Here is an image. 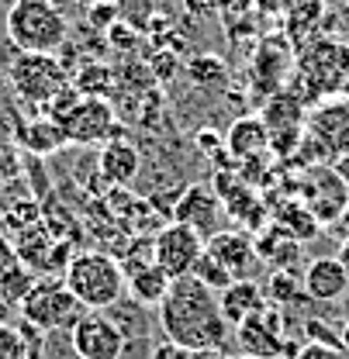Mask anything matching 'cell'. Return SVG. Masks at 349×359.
I'll return each instance as SVG.
<instances>
[{
    "mask_svg": "<svg viewBox=\"0 0 349 359\" xmlns=\"http://www.w3.org/2000/svg\"><path fill=\"white\" fill-rule=\"evenodd\" d=\"M273 224H280L294 242H308V238H315L318 235V218L308 211L301 201H287V204H280L277 211H273Z\"/></svg>",
    "mask_w": 349,
    "mask_h": 359,
    "instance_id": "24",
    "label": "cell"
},
{
    "mask_svg": "<svg viewBox=\"0 0 349 359\" xmlns=\"http://www.w3.org/2000/svg\"><path fill=\"white\" fill-rule=\"evenodd\" d=\"M332 166H336V173L343 177V183H346V190H349V156H343V159H336Z\"/></svg>",
    "mask_w": 349,
    "mask_h": 359,
    "instance_id": "40",
    "label": "cell"
},
{
    "mask_svg": "<svg viewBox=\"0 0 349 359\" xmlns=\"http://www.w3.org/2000/svg\"><path fill=\"white\" fill-rule=\"evenodd\" d=\"M197 145H201L208 156H211V152H215V156H221V149H225V138H221L215 128H201V132H197Z\"/></svg>",
    "mask_w": 349,
    "mask_h": 359,
    "instance_id": "35",
    "label": "cell"
},
{
    "mask_svg": "<svg viewBox=\"0 0 349 359\" xmlns=\"http://www.w3.org/2000/svg\"><path fill=\"white\" fill-rule=\"evenodd\" d=\"M159 62V76H173L176 62H173V52H156V59H152V66Z\"/></svg>",
    "mask_w": 349,
    "mask_h": 359,
    "instance_id": "39",
    "label": "cell"
},
{
    "mask_svg": "<svg viewBox=\"0 0 349 359\" xmlns=\"http://www.w3.org/2000/svg\"><path fill=\"white\" fill-rule=\"evenodd\" d=\"M159 328L163 339L183 349H225L232 339V325L218 308V294L208 290L197 276H180L170 283V294L163 297Z\"/></svg>",
    "mask_w": 349,
    "mask_h": 359,
    "instance_id": "1",
    "label": "cell"
},
{
    "mask_svg": "<svg viewBox=\"0 0 349 359\" xmlns=\"http://www.w3.org/2000/svg\"><path fill=\"white\" fill-rule=\"evenodd\" d=\"M249 4H253V11L263 14V18H280L284 7H287V0H249Z\"/></svg>",
    "mask_w": 349,
    "mask_h": 359,
    "instance_id": "37",
    "label": "cell"
},
{
    "mask_svg": "<svg viewBox=\"0 0 349 359\" xmlns=\"http://www.w3.org/2000/svg\"><path fill=\"white\" fill-rule=\"evenodd\" d=\"M225 152L235 159V163H253L260 159L263 152H270V128L260 114H246V118H235L225 132Z\"/></svg>",
    "mask_w": 349,
    "mask_h": 359,
    "instance_id": "17",
    "label": "cell"
},
{
    "mask_svg": "<svg viewBox=\"0 0 349 359\" xmlns=\"http://www.w3.org/2000/svg\"><path fill=\"white\" fill-rule=\"evenodd\" d=\"M0 359H28V342L21 335V325L0 321Z\"/></svg>",
    "mask_w": 349,
    "mask_h": 359,
    "instance_id": "29",
    "label": "cell"
},
{
    "mask_svg": "<svg viewBox=\"0 0 349 359\" xmlns=\"http://www.w3.org/2000/svg\"><path fill=\"white\" fill-rule=\"evenodd\" d=\"M121 266H125V287H129L131 301L138 308H159L163 297L170 294L173 280L156 266V259L145 256V259H131V263H121Z\"/></svg>",
    "mask_w": 349,
    "mask_h": 359,
    "instance_id": "16",
    "label": "cell"
},
{
    "mask_svg": "<svg viewBox=\"0 0 349 359\" xmlns=\"http://www.w3.org/2000/svg\"><path fill=\"white\" fill-rule=\"evenodd\" d=\"M152 359H228V356H225V349H183V346H173L170 339H163L152 349Z\"/></svg>",
    "mask_w": 349,
    "mask_h": 359,
    "instance_id": "30",
    "label": "cell"
},
{
    "mask_svg": "<svg viewBox=\"0 0 349 359\" xmlns=\"http://www.w3.org/2000/svg\"><path fill=\"white\" fill-rule=\"evenodd\" d=\"M329 0H287L284 7V39L298 48H305L311 39H318V28L325 21Z\"/></svg>",
    "mask_w": 349,
    "mask_h": 359,
    "instance_id": "19",
    "label": "cell"
},
{
    "mask_svg": "<svg viewBox=\"0 0 349 359\" xmlns=\"http://www.w3.org/2000/svg\"><path fill=\"white\" fill-rule=\"evenodd\" d=\"M253 245H256V259L273 269H291L298 259H301V242H294L280 224L266 222L260 228V235L253 238Z\"/></svg>",
    "mask_w": 349,
    "mask_h": 359,
    "instance_id": "21",
    "label": "cell"
},
{
    "mask_svg": "<svg viewBox=\"0 0 349 359\" xmlns=\"http://www.w3.org/2000/svg\"><path fill=\"white\" fill-rule=\"evenodd\" d=\"M263 290H266V297H270L273 304H280V308L298 301V280H294L291 269H273V273H270V283H266Z\"/></svg>",
    "mask_w": 349,
    "mask_h": 359,
    "instance_id": "27",
    "label": "cell"
},
{
    "mask_svg": "<svg viewBox=\"0 0 349 359\" xmlns=\"http://www.w3.org/2000/svg\"><path fill=\"white\" fill-rule=\"evenodd\" d=\"M190 276H197V280H201L208 290H215V294H221V290L232 283V273H228L225 266H218V263H215L208 252L197 259V266H194V273H190Z\"/></svg>",
    "mask_w": 349,
    "mask_h": 359,
    "instance_id": "28",
    "label": "cell"
},
{
    "mask_svg": "<svg viewBox=\"0 0 349 359\" xmlns=\"http://www.w3.org/2000/svg\"><path fill=\"white\" fill-rule=\"evenodd\" d=\"M298 197L308 211L318 218V224H336L339 215L349 208V190L343 177L336 173V166L322 163V166H308L301 183H298Z\"/></svg>",
    "mask_w": 349,
    "mask_h": 359,
    "instance_id": "9",
    "label": "cell"
},
{
    "mask_svg": "<svg viewBox=\"0 0 349 359\" xmlns=\"http://www.w3.org/2000/svg\"><path fill=\"white\" fill-rule=\"evenodd\" d=\"M204 252H208L218 266L228 269L232 280H249L253 266L260 263L253 238H249L246 231H235V228H225L218 235H211V238L204 242Z\"/></svg>",
    "mask_w": 349,
    "mask_h": 359,
    "instance_id": "14",
    "label": "cell"
},
{
    "mask_svg": "<svg viewBox=\"0 0 349 359\" xmlns=\"http://www.w3.org/2000/svg\"><path fill=\"white\" fill-rule=\"evenodd\" d=\"M349 87V45L339 39H311L305 48H298L294 55V69H291V93L305 104L315 107L318 100L339 93Z\"/></svg>",
    "mask_w": 349,
    "mask_h": 359,
    "instance_id": "2",
    "label": "cell"
},
{
    "mask_svg": "<svg viewBox=\"0 0 349 359\" xmlns=\"http://www.w3.org/2000/svg\"><path fill=\"white\" fill-rule=\"evenodd\" d=\"M21 145L28 149V152H35V156H52V152H59L62 145H66V135L62 128L52 121V118H35V121H28V125H21Z\"/></svg>",
    "mask_w": 349,
    "mask_h": 359,
    "instance_id": "23",
    "label": "cell"
},
{
    "mask_svg": "<svg viewBox=\"0 0 349 359\" xmlns=\"http://www.w3.org/2000/svg\"><path fill=\"white\" fill-rule=\"evenodd\" d=\"M0 197H4V180H0Z\"/></svg>",
    "mask_w": 349,
    "mask_h": 359,
    "instance_id": "45",
    "label": "cell"
},
{
    "mask_svg": "<svg viewBox=\"0 0 349 359\" xmlns=\"http://www.w3.org/2000/svg\"><path fill=\"white\" fill-rule=\"evenodd\" d=\"M294 69V48L287 45V39H266L253 55V76L256 87H266L270 93H277L284 76Z\"/></svg>",
    "mask_w": 349,
    "mask_h": 359,
    "instance_id": "18",
    "label": "cell"
},
{
    "mask_svg": "<svg viewBox=\"0 0 349 359\" xmlns=\"http://www.w3.org/2000/svg\"><path fill=\"white\" fill-rule=\"evenodd\" d=\"M4 269H7V266H0V276H4Z\"/></svg>",
    "mask_w": 349,
    "mask_h": 359,
    "instance_id": "46",
    "label": "cell"
},
{
    "mask_svg": "<svg viewBox=\"0 0 349 359\" xmlns=\"http://www.w3.org/2000/svg\"><path fill=\"white\" fill-rule=\"evenodd\" d=\"M228 359H253V356H228Z\"/></svg>",
    "mask_w": 349,
    "mask_h": 359,
    "instance_id": "44",
    "label": "cell"
},
{
    "mask_svg": "<svg viewBox=\"0 0 349 359\" xmlns=\"http://www.w3.org/2000/svg\"><path fill=\"white\" fill-rule=\"evenodd\" d=\"M301 287L311 301L318 304H336L343 301L349 290V273L339 263V256H322V259H311L301 276Z\"/></svg>",
    "mask_w": 349,
    "mask_h": 359,
    "instance_id": "15",
    "label": "cell"
},
{
    "mask_svg": "<svg viewBox=\"0 0 349 359\" xmlns=\"http://www.w3.org/2000/svg\"><path fill=\"white\" fill-rule=\"evenodd\" d=\"M121 18V4L118 0H100V4H90V25L97 32H111Z\"/></svg>",
    "mask_w": 349,
    "mask_h": 359,
    "instance_id": "32",
    "label": "cell"
},
{
    "mask_svg": "<svg viewBox=\"0 0 349 359\" xmlns=\"http://www.w3.org/2000/svg\"><path fill=\"white\" fill-rule=\"evenodd\" d=\"M305 339L308 342H318V346H336V349H343L339 335H332V328H329L322 318H308L305 321Z\"/></svg>",
    "mask_w": 349,
    "mask_h": 359,
    "instance_id": "33",
    "label": "cell"
},
{
    "mask_svg": "<svg viewBox=\"0 0 349 359\" xmlns=\"http://www.w3.org/2000/svg\"><path fill=\"white\" fill-rule=\"evenodd\" d=\"M55 125L73 145H104V142L118 138L114 107L104 97H80L62 118H55Z\"/></svg>",
    "mask_w": 349,
    "mask_h": 359,
    "instance_id": "7",
    "label": "cell"
},
{
    "mask_svg": "<svg viewBox=\"0 0 349 359\" xmlns=\"http://www.w3.org/2000/svg\"><path fill=\"white\" fill-rule=\"evenodd\" d=\"M339 263H343L349 273V238H343V245H339Z\"/></svg>",
    "mask_w": 349,
    "mask_h": 359,
    "instance_id": "42",
    "label": "cell"
},
{
    "mask_svg": "<svg viewBox=\"0 0 349 359\" xmlns=\"http://www.w3.org/2000/svg\"><path fill=\"white\" fill-rule=\"evenodd\" d=\"M84 314H87V308L70 294V287L62 280H39L32 287V294L21 301V318L45 335L73 332Z\"/></svg>",
    "mask_w": 349,
    "mask_h": 359,
    "instance_id": "6",
    "label": "cell"
},
{
    "mask_svg": "<svg viewBox=\"0 0 349 359\" xmlns=\"http://www.w3.org/2000/svg\"><path fill=\"white\" fill-rule=\"evenodd\" d=\"M73 87L80 90L84 97H100V90L111 87V69H104V66H87V69L73 80Z\"/></svg>",
    "mask_w": 349,
    "mask_h": 359,
    "instance_id": "31",
    "label": "cell"
},
{
    "mask_svg": "<svg viewBox=\"0 0 349 359\" xmlns=\"http://www.w3.org/2000/svg\"><path fill=\"white\" fill-rule=\"evenodd\" d=\"M294 359H346L343 356V349H336V346H318V342H305Z\"/></svg>",
    "mask_w": 349,
    "mask_h": 359,
    "instance_id": "34",
    "label": "cell"
},
{
    "mask_svg": "<svg viewBox=\"0 0 349 359\" xmlns=\"http://www.w3.org/2000/svg\"><path fill=\"white\" fill-rule=\"evenodd\" d=\"M173 222L187 224L190 231H197V235L208 242L211 235L225 231L221 224L228 222V215H225V204H221V197L211 190V187L190 183V187H183V190L176 194Z\"/></svg>",
    "mask_w": 349,
    "mask_h": 359,
    "instance_id": "12",
    "label": "cell"
},
{
    "mask_svg": "<svg viewBox=\"0 0 349 359\" xmlns=\"http://www.w3.org/2000/svg\"><path fill=\"white\" fill-rule=\"evenodd\" d=\"M332 228H339V231H343V238H349V208L339 215V222L332 224Z\"/></svg>",
    "mask_w": 349,
    "mask_h": 359,
    "instance_id": "41",
    "label": "cell"
},
{
    "mask_svg": "<svg viewBox=\"0 0 349 359\" xmlns=\"http://www.w3.org/2000/svg\"><path fill=\"white\" fill-rule=\"evenodd\" d=\"M263 304H266V290H263V283H256V280H232L218 294V308L232 328L242 325L253 314L266 311Z\"/></svg>",
    "mask_w": 349,
    "mask_h": 359,
    "instance_id": "20",
    "label": "cell"
},
{
    "mask_svg": "<svg viewBox=\"0 0 349 359\" xmlns=\"http://www.w3.org/2000/svg\"><path fill=\"white\" fill-rule=\"evenodd\" d=\"M201 256H204V238L197 231H190L187 224H163L152 238V259L170 280L190 276Z\"/></svg>",
    "mask_w": 349,
    "mask_h": 359,
    "instance_id": "10",
    "label": "cell"
},
{
    "mask_svg": "<svg viewBox=\"0 0 349 359\" xmlns=\"http://www.w3.org/2000/svg\"><path fill=\"white\" fill-rule=\"evenodd\" d=\"M138 166H142V159H138V149L131 142H125V138L104 142V149H100V173H104L107 183L129 187L131 180L138 177Z\"/></svg>",
    "mask_w": 349,
    "mask_h": 359,
    "instance_id": "22",
    "label": "cell"
},
{
    "mask_svg": "<svg viewBox=\"0 0 349 359\" xmlns=\"http://www.w3.org/2000/svg\"><path fill=\"white\" fill-rule=\"evenodd\" d=\"M62 283L87 311H111L125 297V266L104 249H80L62 269Z\"/></svg>",
    "mask_w": 349,
    "mask_h": 359,
    "instance_id": "3",
    "label": "cell"
},
{
    "mask_svg": "<svg viewBox=\"0 0 349 359\" xmlns=\"http://www.w3.org/2000/svg\"><path fill=\"white\" fill-rule=\"evenodd\" d=\"M11 87L25 104H39L48 107L62 90L70 87V73L66 66L48 55V52H18L11 59Z\"/></svg>",
    "mask_w": 349,
    "mask_h": 359,
    "instance_id": "5",
    "label": "cell"
},
{
    "mask_svg": "<svg viewBox=\"0 0 349 359\" xmlns=\"http://www.w3.org/2000/svg\"><path fill=\"white\" fill-rule=\"evenodd\" d=\"M7 39L18 52H48L55 55L70 39V21L55 0H14L4 18Z\"/></svg>",
    "mask_w": 349,
    "mask_h": 359,
    "instance_id": "4",
    "label": "cell"
},
{
    "mask_svg": "<svg viewBox=\"0 0 349 359\" xmlns=\"http://www.w3.org/2000/svg\"><path fill=\"white\" fill-rule=\"evenodd\" d=\"M187 4V11L190 14H197V18H204V14H211V11H218L225 0H183Z\"/></svg>",
    "mask_w": 349,
    "mask_h": 359,
    "instance_id": "38",
    "label": "cell"
},
{
    "mask_svg": "<svg viewBox=\"0 0 349 359\" xmlns=\"http://www.w3.org/2000/svg\"><path fill=\"white\" fill-rule=\"evenodd\" d=\"M339 342H343V353H349V321L343 325V332H339Z\"/></svg>",
    "mask_w": 349,
    "mask_h": 359,
    "instance_id": "43",
    "label": "cell"
},
{
    "mask_svg": "<svg viewBox=\"0 0 349 359\" xmlns=\"http://www.w3.org/2000/svg\"><path fill=\"white\" fill-rule=\"evenodd\" d=\"M70 349L77 359H125L129 335L107 311H87L70 332Z\"/></svg>",
    "mask_w": 349,
    "mask_h": 359,
    "instance_id": "8",
    "label": "cell"
},
{
    "mask_svg": "<svg viewBox=\"0 0 349 359\" xmlns=\"http://www.w3.org/2000/svg\"><path fill=\"white\" fill-rule=\"evenodd\" d=\"M183 69H187V80H190L194 87L221 90L225 83H228V66H225V59L215 55V52H201V55H194Z\"/></svg>",
    "mask_w": 349,
    "mask_h": 359,
    "instance_id": "25",
    "label": "cell"
},
{
    "mask_svg": "<svg viewBox=\"0 0 349 359\" xmlns=\"http://www.w3.org/2000/svg\"><path fill=\"white\" fill-rule=\"evenodd\" d=\"M35 283H39L35 269L25 266V263L18 259V263H11V266L4 269V276H0V301H4V304H21V301L32 294Z\"/></svg>",
    "mask_w": 349,
    "mask_h": 359,
    "instance_id": "26",
    "label": "cell"
},
{
    "mask_svg": "<svg viewBox=\"0 0 349 359\" xmlns=\"http://www.w3.org/2000/svg\"><path fill=\"white\" fill-rule=\"evenodd\" d=\"M235 346L239 356L253 359H277L287 346H284V332L277 325V311H260L246 318L242 325H235Z\"/></svg>",
    "mask_w": 349,
    "mask_h": 359,
    "instance_id": "13",
    "label": "cell"
},
{
    "mask_svg": "<svg viewBox=\"0 0 349 359\" xmlns=\"http://www.w3.org/2000/svg\"><path fill=\"white\" fill-rule=\"evenodd\" d=\"M131 25H114L111 32H107V42L114 45V48H131V45L138 42V35L135 32H129Z\"/></svg>",
    "mask_w": 349,
    "mask_h": 359,
    "instance_id": "36",
    "label": "cell"
},
{
    "mask_svg": "<svg viewBox=\"0 0 349 359\" xmlns=\"http://www.w3.org/2000/svg\"><path fill=\"white\" fill-rule=\"evenodd\" d=\"M305 132L322 149L325 163H336V159L349 156V97L315 104L311 114H308Z\"/></svg>",
    "mask_w": 349,
    "mask_h": 359,
    "instance_id": "11",
    "label": "cell"
}]
</instances>
